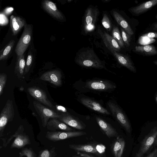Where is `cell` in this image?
Listing matches in <instances>:
<instances>
[{"label": "cell", "instance_id": "cell-1", "mask_svg": "<svg viewBox=\"0 0 157 157\" xmlns=\"http://www.w3.org/2000/svg\"><path fill=\"white\" fill-rule=\"evenodd\" d=\"M75 61L82 67L106 69L104 62L99 58L93 48L89 47L79 50L76 53Z\"/></svg>", "mask_w": 157, "mask_h": 157}, {"label": "cell", "instance_id": "cell-2", "mask_svg": "<svg viewBox=\"0 0 157 157\" xmlns=\"http://www.w3.org/2000/svg\"><path fill=\"white\" fill-rule=\"evenodd\" d=\"M100 12L97 6H89L85 12L82 19V33L87 35L93 32L96 27Z\"/></svg>", "mask_w": 157, "mask_h": 157}, {"label": "cell", "instance_id": "cell-3", "mask_svg": "<svg viewBox=\"0 0 157 157\" xmlns=\"http://www.w3.org/2000/svg\"><path fill=\"white\" fill-rule=\"evenodd\" d=\"M33 28L32 25L26 24L24 27L23 32L15 49L17 55L24 54L30 45L32 39Z\"/></svg>", "mask_w": 157, "mask_h": 157}, {"label": "cell", "instance_id": "cell-4", "mask_svg": "<svg viewBox=\"0 0 157 157\" xmlns=\"http://www.w3.org/2000/svg\"><path fill=\"white\" fill-rule=\"evenodd\" d=\"M14 115V110L13 101L7 100L2 110L0 115V136L3 135L5 128L8 122L12 121Z\"/></svg>", "mask_w": 157, "mask_h": 157}, {"label": "cell", "instance_id": "cell-5", "mask_svg": "<svg viewBox=\"0 0 157 157\" xmlns=\"http://www.w3.org/2000/svg\"><path fill=\"white\" fill-rule=\"evenodd\" d=\"M33 104L36 110L40 117L43 127L46 126L50 118H59L60 114L48 108L40 102L35 101H33Z\"/></svg>", "mask_w": 157, "mask_h": 157}, {"label": "cell", "instance_id": "cell-6", "mask_svg": "<svg viewBox=\"0 0 157 157\" xmlns=\"http://www.w3.org/2000/svg\"><path fill=\"white\" fill-rule=\"evenodd\" d=\"M108 105L114 117L126 131L130 133L131 131L130 124L122 109L117 104L110 101L108 102Z\"/></svg>", "mask_w": 157, "mask_h": 157}, {"label": "cell", "instance_id": "cell-7", "mask_svg": "<svg viewBox=\"0 0 157 157\" xmlns=\"http://www.w3.org/2000/svg\"><path fill=\"white\" fill-rule=\"evenodd\" d=\"M157 136V126L153 128L141 142L140 148L135 157H143L154 144Z\"/></svg>", "mask_w": 157, "mask_h": 157}, {"label": "cell", "instance_id": "cell-8", "mask_svg": "<svg viewBox=\"0 0 157 157\" xmlns=\"http://www.w3.org/2000/svg\"><path fill=\"white\" fill-rule=\"evenodd\" d=\"M86 134L82 131H48L46 137L51 141H56Z\"/></svg>", "mask_w": 157, "mask_h": 157}, {"label": "cell", "instance_id": "cell-9", "mask_svg": "<svg viewBox=\"0 0 157 157\" xmlns=\"http://www.w3.org/2000/svg\"><path fill=\"white\" fill-rule=\"evenodd\" d=\"M69 147L77 151L91 153L99 156L105 151V148L101 144H71Z\"/></svg>", "mask_w": 157, "mask_h": 157}, {"label": "cell", "instance_id": "cell-10", "mask_svg": "<svg viewBox=\"0 0 157 157\" xmlns=\"http://www.w3.org/2000/svg\"><path fill=\"white\" fill-rule=\"evenodd\" d=\"M97 32L106 47L111 52H120L121 48L111 35L98 27Z\"/></svg>", "mask_w": 157, "mask_h": 157}, {"label": "cell", "instance_id": "cell-11", "mask_svg": "<svg viewBox=\"0 0 157 157\" xmlns=\"http://www.w3.org/2000/svg\"><path fill=\"white\" fill-rule=\"evenodd\" d=\"M24 130L23 126L20 125L11 137H15V139L11 145V148H20L31 144L29 137L23 132Z\"/></svg>", "mask_w": 157, "mask_h": 157}, {"label": "cell", "instance_id": "cell-12", "mask_svg": "<svg viewBox=\"0 0 157 157\" xmlns=\"http://www.w3.org/2000/svg\"><path fill=\"white\" fill-rule=\"evenodd\" d=\"M85 87L90 89L106 91L114 89L117 87L116 85L108 80H91L86 82Z\"/></svg>", "mask_w": 157, "mask_h": 157}, {"label": "cell", "instance_id": "cell-13", "mask_svg": "<svg viewBox=\"0 0 157 157\" xmlns=\"http://www.w3.org/2000/svg\"><path fill=\"white\" fill-rule=\"evenodd\" d=\"M28 91L30 94L38 101L50 108L53 105L48 99L45 92L40 88L35 87H29Z\"/></svg>", "mask_w": 157, "mask_h": 157}, {"label": "cell", "instance_id": "cell-14", "mask_svg": "<svg viewBox=\"0 0 157 157\" xmlns=\"http://www.w3.org/2000/svg\"><path fill=\"white\" fill-rule=\"evenodd\" d=\"M60 114V117L58 119L68 126L78 130H82L85 128L84 125L82 121L69 113H63Z\"/></svg>", "mask_w": 157, "mask_h": 157}, {"label": "cell", "instance_id": "cell-15", "mask_svg": "<svg viewBox=\"0 0 157 157\" xmlns=\"http://www.w3.org/2000/svg\"><path fill=\"white\" fill-rule=\"evenodd\" d=\"M42 5L44 9L52 17L61 21L65 20L64 16L53 2L45 0L42 2Z\"/></svg>", "mask_w": 157, "mask_h": 157}, {"label": "cell", "instance_id": "cell-16", "mask_svg": "<svg viewBox=\"0 0 157 157\" xmlns=\"http://www.w3.org/2000/svg\"><path fill=\"white\" fill-rule=\"evenodd\" d=\"M62 77L61 71L56 70L45 72L41 75L40 79L48 81L55 86H59L62 84Z\"/></svg>", "mask_w": 157, "mask_h": 157}, {"label": "cell", "instance_id": "cell-17", "mask_svg": "<svg viewBox=\"0 0 157 157\" xmlns=\"http://www.w3.org/2000/svg\"><path fill=\"white\" fill-rule=\"evenodd\" d=\"M46 127L48 129L52 131H56L58 130L72 131L73 130L68 125L56 118H50L47 123Z\"/></svg>", "mask_w": 157, "mask_h": 157}, {"label": "cell", "instance_id": "cell-18", "mask_svg": "<svg viewBox=\"0 0 157 157\" xmlns=\"http://www.w3.org/2000/svg\"><path fill=\"white\" fill-rule=\"evenodd\" d=\"M81 103L87 107L99 113L106 114L110 113L106 109L98 102L88 98H82L80 99Z\"/></svg>", "mask_w": 157, "mask_h": 157}, {"label": "cell", "instance_id": "cell-19", "mask_svg": "<svg viewBox=\"0 0 157 157\" xmlns=\"http://www.w3.org/2000/svg\"><path fill=\"white\" fill-rule=\"evenodd\" d=\"M111 53L121 65L127 68L132 71L134 72H136V68L128 56L122 54L120 52H113Z\"/></svg>", "mask_w": 157, "mask_h": 157}, {"label": "cell", "instance_id": "cell-20", "mask_svg": "<svg viewBox=\"0 0 157 157\" xmlns=\"http://www.w3.org/2000/svg\"><path fill=\"white\" fill-rule=\"evenodd\" d=\"M111 13L118 24L127 33L131 36L134 34L133 31L129 24L117 10H113Z\"/></svg>", "mask_w": 157, "mask_h": 157}, {"label": "cell", "instance_id": "cell-21", "mask_svg": "<svg viewBox=\"0 0 157 157\" xmlns=\"http://www.w3.org/2000/svg\"><path fill=\"white\" fill-rule=\"evenodd\" d=\"M157 5V0H151L144 2L141 4L131 7L129 11L133 14L138 15L142 14Z\"/></svg>", "mask_w": 157, "mask_h": 157}, {"label": "cell", "instance_id": "cell-22", "mask_svg": "<svg viewBox=\"0 0 157 157\" xmlns=\"http://www.w3.org/2000/svg\"><path fill=\"white\" fill-rule=\"evenodd\" d=\"M96 119L99 126L108 137H112L117 136V132L109 124L98 117H96Z\"/></svg>", "mask_w": 157, "mask_h": 157}, {"label": "cell", "instance_id": "cell-23", "mask_svg": "<svg viewBox=\"0 0 157 157\" xmlns=\"http://www.w3.org/2000/svg\"><path fill=\"white\" fill-rule=\"evenodd\" d=\"M25 20L20 17L11 15L10 17V26L14 35H16L26 24Z\"/></svg>", "mask_w": 157, "mask_h": 157}, {"label": "cell", "instance_id": "cell-24", "mask_svg": "<svg viewBox=\"0 0 157 157\" xmlns=\"http://www.w3.org/2000/svg\"><path fill=\"white\" fill-rule=\"evenodd\" d=\"M125 145V142L122 137H118L113 147V152L114 157H121Z\"/></svg>", "mask_w": 157, "mask_h": 157}, {"label": "cell", "instance_id": "cell-25", "mask_svg": "<svg viewBox=\"0 0 157 157\" xmlns=\"http://www.w3.org/2000/svg\"><path fill=\"white\" fill-rule=\"evenodd\" d=\"M135 50L136 52L146 55H153L157 54V50L152 45L136 46Z\"/></svg>", "mask_w": 157, "mask_h": 157}, {"label": "cell", "instance_id": "cell-26", "mask_svg": "<svg viewBox=\"0 0 157 157\" xmlns=\"http://www.w3.org/2000/svg\"><path fill=\"white\" fill-rule=\"evenodd\" d=\"M15 41L11 40L6 46L2 49L0 52V60L7 59L10 56L13 50Z\"/></svg>", "mask_w": 157, "mask_h": 157}, {"label": "cell", "instance_id": "cell-27", "mask_svg": "<svg viewBox=\"0 0 157 157\" xmlns=\"http://www.w3.org/2000/svg\"><path fill=\"white\" fill-rule=\"evenodd\" d=\"M25 63L24 54L17 55L15 70L22 76L24 75Z\"/></svg>", "mask_w": 157, "mask_h": 157}, {"label": "cell", "instance_id": "cell-28", "mask_svg": "<svg viewBox=\"0 0 157 157\" xmlns=\"http://www.w3.org/2000/svg\"><path fill=\"white\" fill-rule=\"evenodd\" d=\"M111 35L117 41L121 49L125 48V45L123 40L121 32L117 26L114 25L111 32Z\"/></svg>", "mask_w": 157, "mask_h": 157}, {"label": "cell", "instance_id": "cell-29", "mask_svg": "<svg viewBox=\"0 0 157 157\" xmlns=\"http://www.w3.org/2000/svg\"><path fill=\"white\" fill-rule=\"evenodd\" d=\"M101 22L103 27L107 31L111 33L114 25L113 24L107 12H103Z\"/></svg>", "mask_w": 157, "mask_h": 157}, {"label": "cell", "instance_id": "cell-30", "mask_svg": "<svg viewBox=\"0 0 157 157\" xmlns=\"http://www.w3.org/2000/svg\"><path fill=\"white\" fill-rule=\"evenodd\" d=\"M32 49V47L31 46L28 53L24 69V75H25L28 72L33 63L34 56Z\"/></svg>", "mask_w": 157, "mask_h": 157}, {"label": "cell", "instance_id": "cell-31", "mask_svg": "<svg viewBox=\"0 0 157 157\" xmlns=\"http://www.w3.org/2000/svg\"><path fill=\"white\" fill-rule=\"evenodd\" d=\"M120 32L125 46L129 47L130 44L131 36L127 33L122 28H120Z\"/></svg>", "mask_w": 157, "mask_h": 157}, {"label": "cell", "instance_id": "cell-32", "mask_svg": "<svg viewBox=\"0 0 157 157\" xmlns=\"http://www.w3.org/2000/svg\"><path fill=\"white\" fill-rule=\"evenodd\" d=\"M36 154L31 148H23L19 153V157H36Z\"/></svg>", "mask_w": 157, "mask_h": 157}, {"label": "cell", "instance_id": "cell-33", "mask_svg": "<svg viewBox=\"0 0 157 157\" xmlns=\"http://www.w3.org/2000/svg\"><path fill=\"white\" fill-rule=\"evenodd\" d=\"M55 153L54 147L50 151L48 149H45L40 152L39 157H54L55 155Z\"/></svg>", "mask_w": 157, "mask_h": 157}, {"label": "cell", "instance_id": "cell-34", "mask_svg": "<svg viewBox=\"0 0 157 157\" xmlns=\"http://www.w3.org/2000/svg\"><path fill=\"white\" fill-rule=\"evenodd\" d=\"M7 79V75L4 73L0 74V96L3 93V89L5 86Z\"/></svg>", "mask_w": 157, "mask_h": 157}, {"label": "cell", "instance_id": "cell-35", "mask_svg": "<svg viewBox=\"0 0 157 157\" xmlns=\"http://www.w3.org/2000/svg\"><path fill=\"white\" fill-rule=\"evenodd\" d=\"M155 41V40L153 38L142 36L139 38L138 40L139 43L144 45H148Z\"/></svg>", "mask_w": 157, "mask_h": 157}, {"label": "cell", "instance_id": "cell-36", "mask_svg": "<svg viewBox=\"0 0 157 157\" xmlns=\"http://www.w3.org/2000/svg\"><path fill=\"white\" fill-rule=\"evenodd\" d=\"M0 24L1 26L6 25L8 23V19L3 12H1L0 14Z\"/></svg>", "mask_w": 157, "mask_h": 157}, {"label": "cell", "instance_id": "cell-37", "mask_svg": "<svg viewBox=\"0 0 157 157\" xmlns=\"http://www.w3.org/2000/svg\"><path fill=\"white\" fill-rule=\"evenodd\" d=\"M142 36L152 38H157V33L149 32L144 34Z\"/></svg>", "mask_w": 157, "mask_h": 157}, {"label": "cell", "instance_id": "cell-38", "mask_svg": "<svg viewBox=\"0 0 157 157\" xmlns=\"http://www.w3.org/2000/svg\"><path fill=\"white\" fill-rule=\"evenodd\" d=\"M13 10L12 7H7L3 11V13L6 15H9L11 14Z\"/></svg>", "mask_w": 157, "mask_h": 157}, {"label": "cell", "instance_id": "cell-39", "mask_svg": "<svg viewBox=\"0 0 157 157\" xmlns=\"http://www.w3.org/2000/svg\"><path fill=\"white\" fill-rule=\"evenodd\" d=\"M145 157H157V148Z\"/></svg>", "mask_w": 157, "mask_h": 157}, {"label": "cell", "instance_id": "cell-40", "mask_svg": "<svg viewBox=\"0 0 157 157\" xmlns=\"http://www.w3.org/2000/svg\"><path fill=\"white\" fill-rule=\"evenodd\" d=\"M77 154L79 155L80 157H93L88 154L79 151L77 152Z\"/></svg>", "mask_w": 157, "mask_h": 157}, {"label": "cell", "instance_id": "cell-41", "mask_svg": "<svg viewBox=\"0 0 157 157\" xmlns=\"http://www.w3.org/2000/svg\"><path fill=\"white\" fill-rule=\"evenodd\" d=\"M154 145L155 146H156L157 148V136L156 138L155 139Z\"/></svg>", "mask_w": 157, "mask_h": 157}, {"label": "cell", "instance_id": "cell-42", "mask_svg": "<svg viewBox=\"0 0 157 157\" xmlns=\"http://www.w3.org/2000/svg\"><path fill=\"white\" fill-rule=\"evenodd\" d=\"M154 29L157 30V24H156L154 25Z\"/></svg>", "mask_w": 157, "mask_h": 157}, {"label": "cell", "instance_id": "cell-43", "mask_svg": "<svg viewBox=\"0 0 157 157\" xmlns=\"http://www.w3.org/2000/svg\"><path fill=\"white\" fill-rule=\"evenodd\" d=\"M153 63L156 65H157V60L153 61Z\"/></svg>", "mask_w": 157, "mask_h": 157}, {"label": "cell", "instance_id": "cell-44", "mask_svg": "<svg viewBox=\"0 0 157 157\" xmlns=\"http://www.w3.org/2000/svg\"><path fill=\"white\" fill-rule=\"evenodd\" d=\"M72 157H80L78 156L74 155V156H73Z\"/></svg>", "mask_w": 157, "mask_h": 157}, {"label": "cell", "instance_id": "cell-45", "mask_svg": "<svg viewBox=\"0 0 157 157\" xmlns=\"http://www.w3.org/2000/svg\"><path fill=\"white\" fill-rule=\"evenodd\" d=\"M156 101L157 102V94L156 95Z\"/></svg>", "mask_w": 157, "mask_h": 157}, {"label": "cell", "instance_id": "cell-46", "mask_svg": "<svg viewBox=\"0 0 157 157\" xmlns=\"http://www.w3.org/2000/svg\"><path fill=\"white\" fill-rule=\"evenodd\" d=\"M156 18L157 20V16L156 17Z\"/></svg>", "mask_w": 157, "mask_h": 157}]
</instances>
